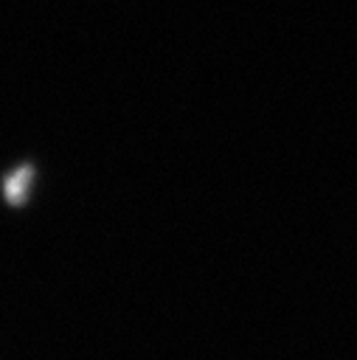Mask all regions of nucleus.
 I'll list each match as a JSON object with an SVG mask.
<instances>
[{
    "label": "nucleus",
    "mask_w": 357,
    "mask_h": 360,
    "mask_svg": "<svg viewBox=\"0 0 357 360\" xmlns=\"http://www.w3.org/2000/svg\"><path fill=\"white\" fill-rule=\"evenodd\" d=\"M25 186H28V169H20L14 177H11V183L6 186V194H8V200H14V202H20V188L25 191Z\"/></svg>",
    "instance_id": "f257e3e1"
}]
</instances>
